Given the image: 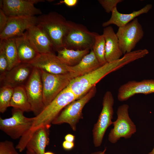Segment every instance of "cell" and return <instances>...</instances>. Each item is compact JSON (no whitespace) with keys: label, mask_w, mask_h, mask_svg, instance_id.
Segmentation results:
<instances>
[{"label":"cell","mask_w":154,"mask_h":154,"mask_svg":"<svg viewBox=\"0 0 154 154\" xmlns=\"http://www.w3.org/2000/svg\"><path fill=\"white\" fill-rule=\"evenodd\" d=\"M8 17L6 15L3 10L0 9V33L5 29L8 20Z\"/></svg>","instance_id":"obj_31"},{"label":"cell","mask_w":154,"mask_h":154,"mask_svg":"<svg viewBox=\"0 0 154 154\" xmlns=\"http://www.w3.org/2000/svg\"><path fill=\"white\" fill-rule=\"evenodd\" d=\"M50 128L43 126L35 131L29 129L30 137L26 148L31 149L36 154H44L49 143Z\"/></svg>","instance_id":"obj_20"},{"label":"cell","mask_w":154,"mask_h":154,"mask_svg":"<svg viewBox=\"0 0 154 154\" xmlns=\"http://www.w3.org/2000/svg\"><path fill=\"white\" fill-rule=\"evenodd\" d=\"M10 107L19 109L24 112L31 111L30 104L25 86L14 88Z\"/></svg>","instance_id":"obj_24"},{"label":"cell","mask_w":154,"mask_h":154,"mask_svg":"<svg viewBox=\"0 0 154 154\" xmlns=\"http://www.w3.org/2000/svg\"><path fill=\"white\" fill-rule=\"evenodd\" d=\"M37 25L46 32L53 44L54 50L64 48L63 40L69 27L68 21L55 12L41 15L37 17Z\"/></svg>","instance_id":"obj_2"},{"label":"cell","mask_w":154,"mask_h":154,"mask_svg":"<svg viewBox=\"0 0 154 154\" xmlns=\"http://www.w3.org/2000/svg\"><path fill=\"white\" fill-rule=\"evenodd\" d=\"M96 92V86L80 98L74 101L66 106L54 120L52 124H68L74 131L79 120L83 118L82 110L84 106L94 97Z\"/></svg>","instance_id":"obj_5"},{"label":"cell","mask_w":154,"mask_h":154,"mask_svg":"<svg viewBox=\"0 0 154 154\" xmlns=\"http://www.w3.org/2000/svg\"><path fill=\"white\" fill-rule=\"evenodd\" d=\"M26 151L27 154H36L35 152L31 149L27 148Z\"/></svg>","instance_id":"obj_36"},{"label":"cell","mask_w":154,"mask_h":154,"mask_svg":"<svg viewBox=\"0 0 154 154\" xmlns=\"http://www.w3.org/2000/svg\"><path fill=\"white\" fill-rule=\"evenodd\" d=\"M0 45L3 46L8 59V70L21 63L14 37L0 40Z\"/></svg>","instance_id":"obj_25"},{"label":"cell","mask_w":154,"mask_h":154,"mask_svg":"<svg viewBox=\"0 0 154 154\" xmlns=\"http://www.w3.org/2000/svg\"><path fill=\"white\" fill-rule=\"evenodd\" d=\"M120 48L123 54L131 52L144 36L142 27L135 18L119 29L116 33Z\"/></svg>","instance_id":"obj_11"},{"label":"cell","mask_w":154,"mask_h":154,"mask_svg":"<svg viewBox=\"0 0 154 154\" xmlns=\"http://www.w3.org/2000/svg\"><path fill=\"white\" fill-rule=\"evenodd\" d=\"M68 29L64 37V47L75 50L92 49L97 33L90 31L83 25L68 21Z\"/></svg>","instance_id":"obj_4"},{"label":"cell","mask_w":154,"mask_h":154,"mask_svg":"<svg viewBox=\"0 0 154 154\" xmlns=\"http://www.w3.org/2000/svg\"><path fill=\"white\" fill-rule=\"evenodd\" d=\"M40 72L45 107L67 87L73 78L69 72L55 74L42 70Z\"/></svg>","instance_id":"obj_8"},{"label":"cell","mask_w":154,"mask_h":154,"mask_svg":"<svg viewBox=\"0 0 154 154\" xmlns=\"http://www.w3.org/2000/svg\"><path fill=\"white\" fill-rule=\"evenodd\" d=\"M100 4L107 13L111 12L116 7L117 5L122 1V0H99Z\"/></svg>","instance_id":"obj_30"},{"label":"cell","mask_w":154,"mask_h":154,"mask_svg":"<svg viewBox=\"0 0 154 154\" xmlns=\"http://www.w3.org/2000/svg\"><path fill=\"white\" fill-rule=\"evenodd\" d=\"M37 17L35 16L8 17L6 26L0 33V40L22 35L30 27L37 25Z\"/></svg>","instance_id":"obj_14"},{"label":"cell","mask_w":154,"mask_h":154,"mask_svg":"<svg viewBox=\"0 0 154 154\" xmlns=\"http://www.w3.org/2000/svg\"><path fill=\"white\" fill-rule=\"evenodd\" d=\"M14 88L8 86H1L0 88V112L4 113L10 107Z\"/></svg>","instance_id":"obj_27"},{"label":"cell","mask_w":154,"mask_h":154,"mask_svg":"<svg viewBox=\"0 0 154 154\" xmlns=\"http://www.w3.org/2000/svg\"><path fill=\"white\" fill-rule=\"evenodd\" d=\"M152 7L151 4H148L141 9L137 11H133L129 14L120 13L117 10V7L112 11V15L109 20L104 22L102 26L106 27L111 24L115 25L119 27H123L136 18L137 17L148 13Z\"/></svg>","instance_id":"obj_22"},{"label":"cell","mask_w":154,"mask_h":154,"mask_svg":"<svg viewBox=\"0 0 154 154\" xmlns=\"http://www.w3.org/2000/svg\"><path fill=\"white\" fill-rule=\"evenodd\" d=\"M114 99L112 92L107 91L103 98L102 108L92 130L93 141L95 147L100 146L108 128L113 124Z\"/></svg>","instance_id":"obj_7"},{"label":"cell","mask_w":154,"mask_h":154,"mask_svg":"<svg viewBox=\"0 0 154 154\" xmlns=\"http://www.w3.org/2000/svg\"><path fill=\"white\" fill-rule=\"evenodd\" d=\"M34 68L29 63H20L0 76L1 86H8L14 88L25 86Z\"/></svg>","instance_id":"obj_13"},{"label":"cell","mask_w":154,"mask_h":154,"mask_svg":"<svg viewBox=\"0 0 154 154\" xmlns=\"http://www.w3.org/2000/svg\"><path fill=\"white\" fill-rule=\"evenodd\" d=\"M58 57L66 65L72 66L77 64L90 52V50H75L65 47L57 51Z\"/></svg>","instance_id":"obj_23"},{"label":"cell","mask_w":154,"mask_h":154,"mask_svg":"<svg viewBox=\"0 0 154 154\" xmlns=\"http://www.w3.org/2000/svg\"><path fill=\"white\" fill-rule=\"evenodd\" d=\"M148 154H154V147L151 150V151L149 152Z\"/></svg>","instance_id":"obj_37"},{"label":"cell","mask_w":154,"mask_h":154,"mask_svg":"<svg viewBox=\"0 0 154 154\" xmlns=\"http://www.w3.org/2000/svg\"><path fill=\"white\" fill-rule=\"evenodd\" d=\"M74 142H70L66 141H64L62 143L63 149L67 151H69L73 148L74 146Z\"/></svg>","instance_id":"obj_33"},{"label":"cell","mask_w":154,"mask_h":154,"mask_svg":"<svg viewBox=\"0 0 154 154\" xmlns=\"http://www.w3.org/2000/svg\"><path fill=\"white\" fill-rule=\"evenodd\" d=\"M78 2V0H63L60 1L57 4L59 5L64 4L68 7H72L76 5Z\"/></svg>","instance_id":"obj_32"},{"label":"cell","mask_w":154,"mask_h":154,"mask_svg":"<svg viewBox=\"0 0 154 154\" xmlns=\"http://www.w3.org/2000/svg\"><path fill=\"white\" fill-rule=\"evenodd\" d=\"M42 0H0V7L6 15L9 17H33L42 13L34 4L44 1Z\"/></svg>","instance_id":"obj_12"},{"label":"cell","mask_w":154,"mask_h":154,"mask_svg":"<svg viewBox=\"0 0 154 154\" xmlns=\"http://www.w3.org/2000/svg\"><path fill=\"white\" fill-rule=\"evenodd\" d=\"M26 31L30 40L39 54L54 53L51 40L41 27L37 25H33Z\"/></svg>","instance_id":"obj_17"},{"label":"cell","mask_w":154,"mask_h":154,"mask_svg":"<svg viewBox=\"0 0 154 154\" xmlns=\"http://www.w3.org/2000/svg\"><path fill=\"white\" fill-rule=\"evenodd\" d=\"M65 141L70 142H74L75 139V136L71 134H68L64 137Z\"/></svg>","instance_id":"obj_34"},{"label":"cell","mask_w":154,"mask_h":154,"mask_svg":"<svg viewBox=\"0 0 154 154\" xmlns=\"http://www.w3.org/2000/svg\"><path fill=\"white\" fill-rule=\"evenodd\" d=\"M129 105L124 104L118 108L117 118L113 122V128L108 135V139L115 143L121 138H130L136 131L135 125L130 118L129 114Z\"/></svg>","instance_id":"obj_9"},{"label":"cell","mask_w":154,"mask_h":154,"mask_svg":"<svg viewBox=\"0 0 154 154\" xmlns=\"http://www.w3.org/2000/svg\"><path fill=\"white\" fill-rule=\"evenodd\" d=\"M92 50L102 66L107 62L105 58V41L103 34L97 33Z\"/></svg>","instance_id":"obj_26"},{"label":"cell","mask_w":154,"mask_h":154,"mask_svg":"<svg viewBox=\"0 0 154 154\" xmlns=\"http://www.w3.org/2000/svg\"><path fill=\"white\" fill-rule=\"evenodd\" d=\"M29 63L34 68L51 74H60L69 73L68 66L62 62L54 53L40 54Z\"/></svg>","instance_id":"obj_16"},{"label":"cell","mask_w":154,"mask_h":154,"mask_svg":"<svg viewBox=\"0 0 154 154\" xmlns=\"http://www.w3.org/2000/svg\"><path fill=\"white\" fill-rule=\"evenodd\" d=\"M106 148H105L103 151H98L91 153V154H105Z\"/></svg>","instance_id":"obj_35"},{"label":"cell","mask_w":154,"mask_h":154,"mask_svg":"<svg viewBox=\"0 0 154 154\" xmlns=\"http://www.w3.org/2000/svg\"><path fill=\"white\" fill-rule=\"evenodd\" d=\"M13 143L5 140L0 142V154H19Z\"/></svg>","instance_id":"obj_28"},{"label":"cell","mask_w":154,"mask_h":154,"mask_svg":"<svg viewBox=\"0 0 154 154\" xmlns=\"http://www.w3.org/2000/svg\"><path fill=\"white\" fill-rule=\"evenodd\" d=\"M44 154H54V153L50 151H48L46 152H45Z\"/></svg>","instance_id":"obj_38"},{"label":"cell","mask_w":154,"mask_h":154,"mask_svg":"<svg viewBox=\"0 0 154 154\" xmlns=\"http://www.w3.org/2000/svg\"><path fill=\"white\" fill-rule=\"evenodd\" d=\"M141 58L137 50L127 53L117 60L107 62L88 74L73 78L67 87L79 99L106 76Z\"/></svg>","instance_id":"obj_1"},{"label":"cell","mask_w":154,"mask_h":154,"mask_svg":"<svg viewBox=\"0 0 154 154\" xmlns=\"http://www.w3.org/2000/svg\"><path fill=\"white\" fill-rule=\"evenodd\" d=\"M92 49L77 64L68 66V72L73 78L88 74L101 66Z\"/></svg>","instance_id":"obj_21"},{"label":"cell","mask_w":154,"mask_h":154,"mask_svg":"<svg viewBox=\"0 0 154 154\" xmlns=\"http://www.w3.org/2000/svg\"><path fill=\"white\" fill-rule=\"evenodd\" d=\"M9 63L3 46L0 45V76L8 70Z\"/></svg>","instance_id":"obj_29"},{"label":"cell","mask_w":154,"mask_h":154,"mask_svg":"<svg viewBox=\"0 0 154 154\" xmlns=\"http://www.w3.org/2000/svg\"><path fill=\"white\" fill-rule=\"evenodd\" d=\"M154 93V79L141 81H130L119 88L117 94L118 100L126 101L137 94H147Z\"/></svg>","instance_id":"obj_15"},{"label":"cell","mask_w":154,"mask_h":154,"mask_svg":"<svg viewBox=\"0 0 154 154\" xmlns=\"http://www.w3.org/2000/svg\"><path fill=\"white\" fill-rule=\"evenodd\" d=\"M25 87L30 104L31 111L35 116H37L45 108L40 70L34 67Z\"/></svg>","instance_id":"obj_10"},{"label":"cell","mask_w":154,"mask_h":154,"mask_svg":"<svg viewBox=\"0 0 154 154\" xmlns=\"http://www.w3.org/2000/svg\"><path fill=\"white\" fill-rule=\"evenodd\" d=\"M14 38L21 62L29 63L39 55L30 40L26 31L22 35Z\"/></svg>","instance_id":"obj_19"},{"label":"cell","mask_w":154,"mask_h":154,"mask_svg":"<svg viewBox=\"0 0 154 154\" xmlns=\"http://www.w3.org/2000/svg\"><path fill=\"white\" fill-rule=\"evenodd\" d=\"M78 99L67 87L61 92L37 116L30 129L35 131L40 127L46 126L49 128L52 122L61 112L68 104Z\"/></svg>","instance_id":"obj_3"},{"label":"cell","mask_w":154,"mask_h":154,"mask_svg":"<svg viewBox=\"0 0 154 154\" xmlns=\"http://www.w3.org/2000/svg\"><path fill=\"white\" fill-rule=\"evenodd\" d=\"M24 112L13 108L11 117L3 119L0 117V129L13 139L20 138L32 127L34 117H28Z\"/></svg>","instance_id":"obj_6"},{"label":"cell","mask_w":154,"mask_h":154,"mask_svg":"<svg viewBox=\"0 0 154 154\" xmlns=\"http://www.w3.org/2000/svg\"><path fill=\"white\" fill-rule=\"evenodd\" d=\"M103 35L105 41V58L107 62H111L120 58L123 54L112 27L111 26L105 27Z\"/></svg>","instance_id":"obj_18"}]
</instances>
